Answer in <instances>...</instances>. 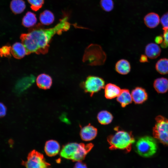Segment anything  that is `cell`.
<instances>
[{
  "mask_svg": "<svg viewBox=\"0 0 168 168\" xmlns=\"http://www.w3.org/2000/svg\"><path fill=\"white\" fill-rule=\"evenodd\" d=\"M68 20V17L66 16L53 27L45 29L37 25L29 29L27 33L21 34L20 38L26 49L27 54L47 53L53 36L56 34H61L70 29L71 24Z\"/></svg>",
  "mask_w": 168,
  "mask_h": 168,
  "instance_id": "cell-1",
  "label": "cell"
},
{
  "mask_svg": "<svg viewBox=\"0 0 168 168\" xmlns=\"http://www.w3.org/2000/svg\"><path fill=\"white\" fill-rule=\"evenodd\" d=\"M93 146L92 143H68L63 146L60 155L61 157L73 161H81L84 159Z\"/></svg>",
  "mask_w": 168,
  "mask_h": 168,
  "instance_id": "cell-2",
  "label": "cell"
},
{
  "mask_svg": "<svg viewBox=\"0 0 168 168\" xmlns=\"http://www.w3.org/2000/svg\"><path fill=\"white\" fill-rule=\"evenodd\" d=\"M107 140L111 150L120 149L129 152L135 139L132 132L117 130L113 134L109 135Z\"/></svg>",
  "mask_w": 168,
  "mask_h": 168,
  "instance_id": "cell-3",
  "label": "cell"
},
{
  "mask_svg": "<svg viewBox=\"0 0 168 168\" xmlns=\"http://www.w3.org/2000/svg\"><path fill=\"white\" fill-rule=\"evenodd\" d=\"M157 144L153 138L144 136L139 138L136 142L135 149L140 156L145 157L152 156L157 150Z\"/></svg>",
  "mask_w": 168,
  "mask_h": 168,
  "instance_id": "cell-4",
  "label": "cell"
},
{
  "mask_svg": "<svg viewBox=\"0 0 168 168\" xmlns=\"http://www.w3.org/2000/svg\"><path fill=\"white\" fill-rule=\"evenodd\" d=\"M155 120L153 136L161 143L168 146V119L159 115L156 117Z\"/></svg>",
  "mask_w": 168,
  "mask_h": 168,
  "instance_id": "cell-5",
  "label": "cell"
},
{
  "mask_svg": "<svg viewBox=\"0 0 168 168\" xmlns=\"http://www.w3.org/2000/svg\"><path fill=\"white\" fill-rule=\"evenodd\" d=\"M21 164L26 168H50V164L46 161L43 155L35 150L29 153L27 160L22 161Z\"/></svg>",
  "mask_w": 168,
  "mask_h": 168,
  "instance_id": "cell-6",
  "label": "cell"
},
{
  "mask_svg": "<svg viewBox=\"0 0 168 168\" xmlns=\"http://www.w3.org/2000/svg\"><path fill=\"white\" fill-rule=\"evenodd\" d=\"M84 91L89 93L91 96L98 92L105 86V82L101 77L94 76H89L81 85Z\"/></svg>",
  "mask_w": 168,
  "mask_h": 168,
  "instance_id": "cell-7",
  "label": "cell"
},
{
  "mask_svg": "<svg viewBox=\"0 0 168 168\" xmlns=\"http://www.w3.org/2000/svg\"><path fill=\"white\" fill-rule=\"evenodd\" d=\"M35 77L33 75L24 77L18 80L14 88V92L20 95L30 87L35 82Z\"/></svg>",
  "mask_w": 168,
  "mask_h": 168,
  "instance_id": "cell-8",
  "label": "cell"
},
{
  "mask_svg": "<svg viewBox=\"0 0 168 168\" xmlns=\"http://www.w3.org/2000/svg\"><path fill=\"white\" fill-rule=\"evenodd\" d=\"M97 133V128L90 124L82 128L80 131V135L82 140L90 141L94 139Z\"/></svg>",
  "mask_w": 168,
  "mask_h": 168,
  "instance_id": "cell-9",
  "label": "cell"
},
{
  "mask_svg": "<svg viewBox=\"0 0 168 168\" xmlns=\"http://www.w3.org/2000/svg\"><path fill=\"white\" fill-rule=\"evenodd\" d=\"M132 100L136 104H141L147 99V94L146 90L141 87H137L131 92Z\"/></svg>",
  "mask_w": 168,
  "mask_h": 168,
  "instance_id": "cell-10",
  "label": "cell"
},
{
  "mask_svg": "<svg viewBox=\"0 0 168 168\" xmlns=\"http://www.w3.org/2000/svg\"><path fill=\"white\" fill-rule=\"evenodd\" d=\"M44 149L46 155L51 157L58 154L60 150V146L57 141L50 140L46 142Z\"/></svg>",
  "mask_w": 168,
  "mask_h": 168,
  "instance_id": "cell-11",
  "label": "cell"
},
{
  "mask_svg": "<svg viewBox=\"0 0 168 168\" xmlns=\"http://www.w3.org/2000/svg\"><path fill=\"white\" fill-rule=\"evenodd\" d=\"M121 89L116 85L109 83L105 87V96L107 99H111L117 97L120 93Z\"/></svg>",
  "mask_w": 168,
  "mask_h": 168,
  "instance_id": "cell-12",
  "label": "cell"
},
{
  "mask_svg": "<svg viewBox=\"0 0 168 168\" xmlns=\"http://www.w3.org/2000/svg\"><path fill=\"white\" fill-rule=\"evenodd\" d=\"M36 82L39 88L46 90L51 87L52 83V80L51 77L49 75L42 73L37 77Z\"/></svg>",
  "mask_w": 168,
  "mask_h": 168,
  "instance_id": "cell-13",
  "label": "cell"
},
{
  "mask_svg": "<svg viewBox=\"0 0 168 168\" xmlns=\"http://www.w3.org/2000/svg\"><path fill=\"white\" fill-rule=\"evenodd\" d=\"M11 54L17 59H21L27 55L26 49L22 43L16 42L11 47Z\"/></svg>",
  "mask_w": 168,
  "mask_h": 168,
  "instance_id": "cell-14",
  "label": "cell"
},
{
  "mask_svg": "<svg viewBox=\"0 0 168 168\" xmlns=\"http://www.w3.org/2000/svg\"><path fill=\"white\" fill-rule=\"evenodd\" d=\"M161 52V49L159 46L154 43L148 44L145 47L146 55L150 58H156L160 55Z\"/></svg>",
  "mask_w": 168,
  "mask_h": 168,
  "instance_id": "cell-15",
  "label": "cell"
},
{
  "mask_svg": "<svg viewBox=\"0 0 168 168\" xmlns=\"http://www.w3.org/2000/svg\"><path fill=\"white\" fill-rule=\"evenodd\" d=\"M117 100L120 104L122 107H124L131 103L133 100L129 90L121 89L120 93L117 97Z\"/></svg>",
  "mask_w": 168,
  "mask_h": 168,
  "instance_id": "cell-16",
  "label": "cell"
},
{
  "mask_svg": "<svg viewBox=\"0 0 168 168\" xmlns=\"http://www.w3.org/2000/svg\"><path fill=\"white\" fill-rule=\"evenodd\" d=\"M153 86L158 93H165L168 91V79L164 77L157 78L154 82Z\"/></svg>",
  "mask_w": 168,
  "mask_h": 168,
  "instance_id": "cell-17",
  "label": "cell"
},
{
  "mask_svg": "<svg viewBox=\"0 0 168 168\" xmlns=\"http://www.w3.org/2000/svg\"><path fill=\"white\" fill-rule=\"evenodd\" d=\"M115 69L119 73L122 75H126L130 71V64L128 60L121 59L116 63Z\"/></svg>",
  "mask_w": 168,
  "mask_h": 168,
  "instance_id": "cell-18",
  "label": "cell"
},
{
  "mask_svg": "<svg viewBox=\"0 0 168 168\" xmlns=\"http://www.w3.org/2000/svg\"><path fill=\"white\" fill-rule=\"evenodd\" d=\"M144 20L146 25L150 28L156 27L160 22L158 15L153 12L148 14L145 16Z\"/></svg>",
  "mask_w": 168,
  "mask_h": 168,
  "instance_id": "cell-19",
  "label": "cell"
},
{
  "mask_svg": "<svg viewBox=\"0 0 168 168\" xmlns=\"http://www.w3.org/2000/svg\"><path fill=\"white\" fill-rule=\"evenodd\" d=\"M26 7L23 0H12L10 4L11 10L15 14H19L22 12Z\"/></svg>",
  "mask_w": 168,
  "mask_h": 168,
  "instance_id": "cell-20",
  "label": "cell"
},
{
  "mask_svg": "<svg viewBox=\"0 0 168 168\" xmlns=\"http://www.w3.org/2000/svg\"><path fill=\"white\" fill-rule=\"evenodd\" d=\"M37 21L35 15L31 12H28L22 18V24L25 27H30L36 24Z\"/></svg>",
  "mask_w": 168,
  "mask_h": 168,
  "instance_id": "cell-21",
  "label": "cell"
},
{
  "mask_svg": "<svg viewBox=\"0 0 168 168\" xmlns=\"http://www.w3.org/2000/svg\"><path fill=\"white\" fill-rule=\"evenodd\" d=\"M39 18L40 22L42 24L49 25L53 23L54 16L51 12L45 10L40 14Z\"/></svg>",
  "mask_w": 168,
  "mask_h": 168,
  "instance_id": "cell-22",
  "label": "cell"
},
{
  "mask_svg": "<svg viewBox=\"0 0 168 168\" xmlns=\"http://www.w3.org/2000/svg\"><path fill=\"white\" fill-rule=\"evenodd\" d=\"M97 118L100 124L106 125L111 123L113 119V116L109 112L106 110H102L98 114Z\"/></svg>",
  "mask_w": 168,
  "mask_h": 168,
  "instance_id": "cell-23",
  "label": "cell"
},
{
  "mask_svg": "<svg viewBox=\"0 0 168 168\" xmlns=\"http://www.w3.org/2000/svg\"><path fill=\"white\" fill-rule=\"evenodd\" d=\"M155 67L157 71L161 74L168 73V59H160L156 63Z\"/></svg>",
  "mask_w": 168,
  "mask_h": 168,
  "instance_id": "cell-24",
  "label": "cell"
},
{
  "mask_svg": "<svg viewBox=\"0 0 168 168\" xmlns=\"http://www.w3.org/2000/svg\"><path fill=\"white\" fill-rule=\"evenodd\" d=\"M100 5L102 8L107 12L112 10L114 7L112 0H101Z\"/></svg>",
  "mask_w": 168,
  "mask_h": 168,
  "instance_id": "cell-25",
  "label": "cell"
},
{
  "mask_svg": "<svg viewBox=\"0 0 168 168\" xmlns=\"http://www.w3.org/2000/svg\"><path fill=\"white\" fill-rule=\"evenodd\" d=\"M30 5L31 9L35 11L38 10L42 7L44 0H27Z\"/></svg>",
  "mask_w": 168,
  "mask_h": 168,
  "instance_id": "cell-26",
  "label": "cell"
},
{
  "mask_svg": "<svg viewBox=\"0 0 168 168\" xmlns=\"http://www.w3.org/2000/svg\"><path fill=\"white\" fill-rule=\"evenodd\" d=\"M11 47L9 45H6L0 48V56L10 58L11 57Z\"/></svg>",
  "mask_w": 168,
  "mask_h": 168,
  "instance_id": "cell-27",
  "label": "cell"
},
{
  "mask_svg": "<svg viewBox=\"0 0 168 168\" xmlns=\"http://www.w3.org/2000/svg\"><path fill=\"white\" fill-rule=\"evenodd\" d=\"M161 22L164 30L168 29V12L165 13L161 17Z\"/></svg>",
  "mask_w": 168,
  "mask_h": 168,
  "instance_id": "cell-28",
  "label": "cell"
},
{
  "mask_svg": "<svg viewBox=\"0 0 168 168\" xmlns=\"http://www.w3.org/2000/svg\"><path fill=\"white\" fill-rule=\"evenodd\" d=\"M7 108L2 102H0V118L4 117L7 113Z\"/></svg>",
  "mask_w": 168,
  "mask_h": 168,
  "instance_id": "cell-29",
  "label": "cell"
},
{
  "mask_svg": "<svg viewBox=\"0 0 168 168\" xmlns=\"http://www.w3.org/2000/svg\"><path fill=\"white\" fill-rule=\"evenodd\" d=\"M73 168H87V167L86 164L79 161L76 163Z\"/></svg>",
  "mask_w": 168,
  "mask_h": 168,
  "instance_id": "cell-30",
  "label": "cell"
},
{
  "mask_svg": "<svg viewBox=\"0 0 168 168\" xmlns=\"http://www.w3.org/2000/svg\"><path fill=\"white\" fill-rule=\"evenodd\" d=\"M164 40L168 46V29L164 30Z\"/></svg>",
  "mask_w": 168,
  "mask_h": 168,
  "instance_id": "cell-31",
  "label": "cell"
},
{
  "mask_svg": "<svg viewBox=\"0 0 168 168\" xmlns=\"http://www.w3.org/2000/svg\"><path fill=\"white\" fill-rule=\"evenodd\" d=\"M164 41L163 36L160 35L156 37L155 39V42L158 44H161Z\"/></svg>",
  "mask_w": 168,
  "mask_h": 168,
  "instance_id": "cell-32",
  "label": "cell"
},
{
  "mask_svg": "<svg viewBox=\"0 0 168 168\" xmlns=\"http://www.w3.org/2000/svg\"><path fill=\"white\" fill-rule=\"evenodd\" d=\"M139 60L140 62L142 63L148 62L147 56L144 55H142L141 56Z\"/></svg>",
  "mask_w": 168,
  "mask_h": 168,
  "instance_id": "cell-33",
  "label": "cell"
}]
</instances>
